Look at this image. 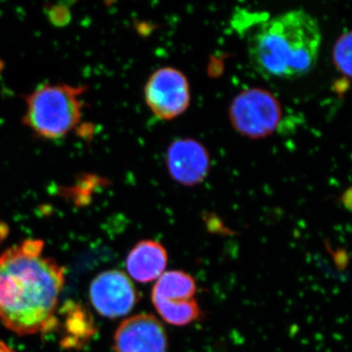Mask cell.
Instances as JSON below:
<instances>
[{
  "mask_svg": "<svg viewBox=\"0 0 352 352\" xmlns=\"http://www.w3.org/2000/svg\"><path fill=\"white\" fill-rule=\"evenodd\" d=\"M65 270L44 254L41 240L28 239L0 254V322L19 336L58 325Z\"/></svg>",
  "mask_w": 352,
  "mask_h": 352,
  "instance_id": "6da1fadb",
  "label": "cell"
},
{
  "mask_svg": "<svg viewBox=\"0 0 352 352\" xmlns=\"http://www.w3.org/2000/svg\"><path fill=\"white\" fill-rule=\"evenodd\" d=\"M320 25L302 9L264 21L248 41V56L259 75L291 80L307 75L318 61Z\"/></svg>",
  "mask_w": 352,
  "mask_h": 352,
  "instance_id": "7a4b0ae2",
  "label": "cell"
},
{
  "mask_svg": "<svg viewBox=\"0 0 352 352\" xmlns=\"http://www.w3.org/2000/svg\"><path fill=\"white\" fill-rule=\"evenodd\" d=\"M85 90L65 83L41 85L25 97L24 124L41 138H66L82 120Z\"/></svg>",
  "mask_w": 352,
  "mask_h": 352,
  "instance_id": "3957f363",
  "label": "cell"
},
{
  "mask_svg": "<svg viewBox=\"0 0 352 352\" xmlns=\"http://www.w3.org/2000/svg\"><path fill=\"white\" fill-rule=\"evenodd\" d=\"M196 280L182 270L164 272L153 287L151 300L159 316L173 326L200 320L203 312L196 300Z\"/></svg>",
  "mask_w": 352,
  "mask_h": 352,
  "instance_id": "277c9868",
  "label": "cell"
},
{
  "mask_svg": "<svg viewBox=\"0 0 352 352\" xmlns=\"http://www.w3.org/2000/svg\"><path fill=\"white\" fill-rule=\"evenodd\" d=\"M229 118L239 133L249 138H263L276 131L282 108L276 97L267 90L251 88L235 97Z\"/></svg>",
  "mask_w": 352,
  "mask_h": 352,
  "instance_id": "5b68a950",
  "label": "cell"
},
{
  "mask_svg": "<svg viewBox=\"0 0 352 352\" xmlns=\"http://www.w3.org/2000/svg\"><path fill=\"white\" fill-rule=\"evenodd\" d=\"M146 104L157 119L170 120L182 116L189 107L190 87L179 69L166 67L154 72L146 82Z\"/></svg>",
  "mask_w": 352,
  "mask_h": 352,
  "instance_id": "8992f818",
  "label": "cell"
},
{
  "mask_svg": "<svg viewBox=\"0 0 352 352\" xmlns=\"http://www.w3.org/2000/svg\"><path fill=\"white\" fill-rule=\"evenodd\" d=\"M90 302L97 312L107 318L131 314L140 300L131 278L122 271H104L90 284Z\"/></svg>",
  "mask_w": 352,
  "mask_h": 352,
  "instance_id": "52a82bcc",
  "label": "cell"
},
{
  "mask_svg": "<svg viewBox=\"0 0 352 352\" xmlns=\"http://www.w3.org/2000/svg\"><path fill=\"white\" fill-rule=\"evenodd\" d=\"M168 340L162 322L152 314L129 317L113 335L115 352H168Z\"/></svg>",
  "mask_w": 352,
  "mask_h": 352,
  "instance_id": "ba28073f",
  "label": "cell"
},
{
  "mask_svg": "<svg viewBox=\"0 0 352 352\" xmlns=\"http://www.w3.org/2000/svg\"><path fill=\"white\" fill-rule=\"evenodd\" d=\"M166 166L173 180L186 186L203 182L210 170V156L200 142L180 139L166 152Z\"/></svg>",
  "mask_w": 352,
  "mask_h": 352,
  "instance_id": "9c48e42d",
  "label": "cell"
},
{
  "mask_svg": "<svg viewBox=\"0 0 352 352\" xmlns=\"http://www.w3.org/2000/svg\"><path fill=\"white\" fill-rule=\"evenodd\" d=\"M168 256L166 248L154 240H143L127 254L126 266L131 279L139 283L157 281L166 272Z\"/></svg>",
  "mask_w": 352,
  "mask_h": 352,
  "instance_id": "30bf717a",
  "label": "cell"
},
{
  "mask_svg": "<svg viewBox=\"0 0 352 352\" xmlns=\"http://www.w3.org/2000/svg\"><path fill=\"white\" fill-rule=\"evenodd\" d=\"M66 311V337L64 338L65 346L78 347L85 344L88 340L94 337L95 333L94 322L89 312L80 305H67Z\"/></svg>",
  "mask_w": 352,
  "mask_h": 352,
  "instance_id": "8fae6325",
  "label": "cell"
},
{
  "mask_svg": "<svg viewBox=\"0 0 352 352\" xmlns=\"http://www.w3.org/2000/svg\"><path fill=\"white\" fill-rule=\"evenodd\" d=\"M333 63L340 73L352 78V32L342 34L335 44Z\"/></svg>",
  "mask_w": 352,
  "mask_h": 352,
  "instance_id": "7c38bea8",
  "label": "cell"
},
{
  "mask_svg": "<svg viewBox=\"0 0 352 352\" xmlns=\"http://www.w3.org/2000/svg\"><path fill=\"white\" fill-rule=\"evenodd\" d=\"M0 352H16L13 349H11L8 344H6L3 340H0Z\"/></svg>",
  "mask_w": 352,
  "mask_h": 352,
  "instance_id": "4fadbf2b",
  "label": "cell"
},
{
  "mask_svg": "<svg viewBox=\"0 0 352 352\" xmlns=\"http://www.w3.org/2000/svg\"><path fill=\"white\" fill-rule=\"evenodd\" d=\"M6 235V227H2V223L0 222V240L3 239Z\"/></svg>",
  "mask_w": 352,
  "mask_h": 352,
  "instance_id": "5bb4252c",
  "label": "cell"
}]
</instances>
